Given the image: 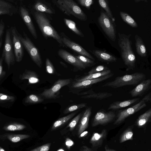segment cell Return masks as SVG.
I'll use <instances>...</instances> for the list:
<instances>
[{"label": "cell", "instance_id": "cell-1", "mask_svg": "<svg viewBox=\"0 0 151 151\" xmlns=\"http://www.w3.org/2000/svg\"><path fill=\"white\" fill-rule=\"evenodd\" d=\"M118 44L120 48L122 58L127 67V71L133 70L135 66L136 57L132 47L131 34L118 33Z\"/></svg>", "mask_w": 151, "mask_h": 151}, {"label": "cell", "instance_id": "cell-2", "mask_svg": "<svg viewBox=\"0 0 151 151\" xmlns=\"http://www.w3.org/2000/svg\"><path fill=\"white\" fill-rule=\"evenodd\" d=\"M34 17L44 37H52L57 42L60 46L65 47L60 35L51 25L45 13L36 11L34 13Z\"/></svg>", "mask_w": 151, "mask_h": 151}, {"label": "cell", "instance_id": "cell-3", "mask_svg": "<svg viewBox=\"0 0 151 151\" xmlns=\"http://www.w3.org/2000/svg\"><path fill=\"white\" fill-rule=\"evenodd\" d=\"M52 3L64 14L72 15L77 19L86 21L87 15L78 4L73 0H53Z\"/></svg>", "mask_w": 151, "mask_h": 151}, {"label": "cell", "instance_id": "cell-4", "mask_svg": "<svg viewBox=\"0 0 151 151\" xmlns=\"http://www.w3.org/2000/svg\"><path fill=\"white\" fill-rule=\"evenodd\" d=\"M145 77L144 74L136 72L117 76L114 80L105 83L102 86L116 88L128 85L135 86L145 80Z\"/></svg>", "mask_w": 151, "mask_h": 151}, {"label": "cell", "instance_id": "cell-5", "mask_svg": "<svg viewBox=\"0 0 151 151\" xmlns=\"http://www.w3.org/2000/svg\"><path fill=\"white\" fill-rule=\"evenodd\" d=\"M151 100V92L145 95L138 103L129 108L119 111L114 122L115 125H119L129 116L137 112L147 106L146 103Z\"/></svg>", "mask_w": 151, "mask_h": 151}, {"label": "cell", "instance_id": "cell-6", "mask_svg": "<svg viewBox=\"0 0 151 151\" xmlns=\"http://www.w3.org/2000/svg\"><path fill=\"white\" fill-rule=\"evenodd\" d=\"M18 36L23 46L27 51L32 60L38 67L41 68L42 62L40 52L25 32L23 33V36L19 33Z\"/></svg>", "mask_w": 151, "mask_h": 151}, {"label": "cell", "instance_id": "cell-7", "mask_svg": "<svg viewBox=\"0 0 151 151\" xmlns=\"http://www.w3.org/2000/svg\"><path fill=\"white\" fill-rule=\"evenodd\" d=\"M11 35L10 29H7L1 57L4 60L9 69L11 65L14 64L16 60Z\"/></svg>", "mask_w": 151, "mask_h": 151}, {"label": "cell", "instance_id": "cell-8", "mask_svg": "<svg viewBox=\"0 0 151 151\" xmlns=\"http://www.w3.org/2000/svg\"><path fill=\"white\" fill-rule=\"evenodd\" d=\"M98 23L106 35L111 40L115 41L116 30L112 21L103 9L98 18Z\"/></svg>", "mask_w": 151, "mask_h": 151}, {"label": "cell", "instance_id": "cell-9", "mask_svg": "<svg viewBox=\"0 0 151 151\" xmlns=\"http://www.w3.org/2000/svg\"><path fill=\"white\" fill-rule=\"evenodd\" d=\"M71 79H59L49 88L46 89L41 93L40 96L47 99L56 98L60 90L63 87L68 85L71 83Z\"/></svg>", "mask_w": 151, "mask_h": 151}, {"label": "cell", "instance_id": "cell-10", "mask_svg": "<svg viewBox=\"0 0 151 151\" xmlns=\"http://www.w3.org/2000/svg\"><path fill=\"white\" fill-rule=\"evenodd\" d=\"M60 35L65 47L69 48L78 53L79 55L83 56L94 61L95 60L94 58L89 52L80 45L71 40L64 32H60Z\"/></svg>", "mask_w": 151, "mask_h": 151}, {"label": "cell", "instance_id": "cell-11", "mask_svg": "<svg viewBox=\"0 0 151 151\" xmlns=\"http://www.w3.org/2000/svg\"><path fill=\"white\" fill-rule=\"evenodd\" d=\"M116 117V114L113 111H106L104 110H100L94 116L92 122V126L95 127L99 125H106L113 121Z\"/></svg>", "mask_w": 151, "mask_h": 151}, {"label": "cell", "instance_id": "cell-12", "mask_svg": "<svg viewBox=\"0 0 151 151\" xmlns=\"http://www.w3.org/2000/svg\"><path fill=\"white\" fill-rule=\"evenodd\" d=\"M14 52L16 61L18 62H21L24 56V51L23 46L20 41L17 30L15 27H12L10 29Z\"/></svg>", "mask_w": 151, "mask_h": 151}, {"label": "cell", "instance_id": "cell-13", "mask_svg": "<svg viewBox=\"0 0 151 151\" xmlns=\"http://www.w3.org/2000/svg\"><path fill=\"white\" fill-rule=\"evenodd\" d=\"M58 53L61 58L77 70H82L87 68L76 56L63 49H59Z\"/></svg>", "mask_w": 151, "mask_h": 151}, {"label": "cell", "instance_id": "cell-14", "mask_svg": "<svg viewBox=\"0 0 151 151\" xmlns=\"http://www.w3.org/2000/svg\"><path fill=\"white\" fill-rule=\"evenodd\" d=\"M114 73H111L107 75L96 79L72 82L71 87L75 89H81L90 87L93 85L99 83L112 77Z\"/></svg>", "mask_w": 151, "mask_h": 151}, {"label": "cell", "instance_id": "cell-15", "mask_svg": "<svg viewBox=\"0 0 151 151\" xmlns=\"http://www.w3.org/2000/svg\"><path fill=\"white\" fill-rule=\"evenodd\" d=\"M151 85V80L150 79H145L131 90L129 93L132 97L142 96L150 88Z\"/></svg>", "mask_w": 151, "mask_h": 151}, {"label": "cell", "instance_id": "cell-16", "mask_svg": "<svg viewBox=\"0 0 151 151\" xmlns=\"http://www.w3.org/2000/svg\"><path fill=\"white\" fill-rule=\"evenodd\" d=\"M21 17L29 31L35 39L37 38V35L32 19L27 10L23 7L20 8Z\"/></svg>", "mask_w": 151, "mask_h": 151}, {"label": "cell", "instance_id": "cell-17", "mask_svg": "<svg viewBox=\"0 0 151 151\" xmlns=\"http://www.w3.org/2000/svg\"><path fill=\"white\" fill-rule=\"evenodd\" d=\"M91 107L87 108L82 114L78 126V134L79 135L88 127L91 114Z\"/></svg>", "mask_w": 151, "mask_h": 151}, {"label": "cell", "instance_id": "cell-18", "mask_svg": "<svg viewBox=\"0 0 151 151\" xmlns=\"http://www.w3.org/2000/svg\"><path fill=\"white\" fill-rule=\"evenodd\" d=\"M91 52L101 62L113 63L116 62L117 60L115 57L104 51L95 50H93Z\"/></svg>", "mask_w": 151, "mask_h": 151}, {"label": "cell", "instance_id": "cell-19", "mask_svg": "<svg viewBox=\"0 0 151 151\" xmlns=\"http://www.w3.org/2000/svg\"><path fill=\"white\" fill-rule=\"evenodd\" d=\"M107 135V130L103 129L101 132H94L90 139V143L94 147H99L101 146Z\"/></svg>", "mask_w": 151, "mask_h": 151}, {"label": "cell", "instance_id": "cell-20", "mask_svg": "<svg viewBox=\"0 0 151 151\" xmlns=\"http://www.w3.org/2000/svg\"><path fill=\"white\" fill-rule=\"evenodd\" d=\"M33 8L36 12L49 14L55 13V10L51 6L44 1H37L34 4Z\"/></svg>", "mask_w": 151, "mask_h": 151}, {"label": "cell", "instance_id": "cell-21", "mask_svg": "<svg viewBox=\"0 0 151 151\" xmlns=\"http://www.w3.org/2000/svg\"><path fill=\"white\" fill-rule=\"evenodd\" d=\"M17 12V8L9 2L0 0V16L6 14L12 16Z\"/></svg>", "mask_w": 151, "mask_h": 151}, {"label": "cell", "instance_id": "cell-22", "mask_svg": "<svg viewBox=\"0 0 151 151\" xmlns=\"http://www.w3.org/2000/svg\"><path fill=\"white\" fill-rule=\"evenodd\" d=\"M139 100V98L125 100L123 101H117L111 104L109 106V110H116L127 107L137 102Z\"/></svg>", "mask_w": 151, "mask_h": 151}, {"label": "cell", "instance_id": "cell-23", "mask_svg": "<svg viewBox=\"0 0 151 151\" xmlns=\"http://www.w3.org/2000/svg\"><path fill=\"white\" fill-rule=\"evenodd\" d=\"M22 80H28L29 84H34L40 81L38 76L35 72L30 70H26L19 76Z\"/></svg>", "mask_w": 151, "mask_h": 151}, {"label": "cell", "instance_id": "cell-24", "mask_svg": "<svg viewBox=\"0 0 151 151\" xmlns=\"http://www.w3.org/2000/svg\"><path fill=\"white\" fill-rule=\"evenodd\" d=\"M151 118V109L150 108L138 117L136 122V124L139 128L143 127L150 122Z\"/></svg>", "mask_w": 151, "mask_h": 151}, {"label": "cell", "instance_id": "cell-25", "mask_svg": "<svg viewBox=\"0 0 151 151\" xmlns=\"http://www.w3.org/2000/svg\"><path fill=\"white\" fill-rule=\"evenodd\" d=\"M135 39L137 53L142 57H146L147 55L146 49L142 38L137 35H136Z\"/></svg>", "mask_w": 151, "mask_h": 151}, {"label": "cell", "instance_id": "cell-26", "mask_svg": "<svg viewBox=\"0 0 151 151\" xmlns=\"http://www.w3.org/2000/svg\"><path fill=\"white\" fill-rule=\"evenodd\" d=\"M30 137L29 135L27 134H6L0 135V139H7L13 143L19 142Z\"/></svg>", "mask_w": 151, "mask_h": 151}, {"label": "cell", "instance_id": "cell-27", "mask_svg": "<svg viewBox=\"0 0 151 151\" xmlns=\"http://www.w3.org/2000/svg\"><path fill=\"white\" fill-rule=\"evenodd\" d=\"M111 73V71L109 69L99 73L78 77L75 81H80L98 78L107 75Z\"/></svg>", "mask_w": 151, "mask_h": 151}, {"label": "cell", "instance_id": "cell-28", "mask_svg": "<svg viewBox=\"0 0 151 151\" xmlns=\"http://www.w3.org/2000/svg\"><path fill=\"white\" fill-rule=\"evenodd\" d=\"M78 112H73L65 116L59 118L53 123L51 129L53 130L62 126L74 117Z\"/></svg>", "mask_w": 151, "mask_h": 151}, {"label": "cell", "instance_id": "cell-29", "mask_svg": "<svg viewBox=\"0 0 151 151\" xmlns=\"http://www.w3.org/2000/svg\"><path fill=\"white\" fill-rule=\"evenodd\" d=\"M112 96V93L107 92H94L92 94L83 96L81 97L84 99H93L102 100Z\"/></svg>", "mask_w": 151, "mask_h": 151}, {"label": "cell", "instance_id": "cell-30", "mask_svg": "<svg viewBox=\"0 0 151 151\" xmlns=\"http://www.w3.org/2000/svg\"><path fill=\"white\" fill-rule=\"evenodd\" d=\"M64 22L67 27L78 36L84 37V35L81 30L76 27L75 22L70 19H64Z\"/></svg>", "mask_w": 151, "mask_h": 151}, {"label": "cell", "instance_id": "cell-31", "mask_svg": "<svg viewBox=\"0 0 151 151\" xmlns=\"http://www.w3.org/2000/svg\"><path fill=\"white\" fill-rule=\"evenodd\" d=\"M119 14L123 20L130 26L133 28H137L138 25L135 21L128 14L120 11Z\"/></svg>", "mask_w": 151, "mask_h": 151}, {"label": "cell", "instance_id": "cell-32", "mask_svg": "<svg viewBox=\"0 0 151 151\" xmlns=\"http://www.w3.org/2000/svg\"><path fill=\"white\" fill-rule=\"evenodd\" d=\"M26 127L24 124L14 122L6 125L3 127V129L6 131H14L22 130Z\"/></svg>", "mask_w": 151, "mask_h": 151}, {"label": "cell", "instance_id": "cell-33", "mask_svg": "<svg viewBox=\"0 0 151 151\" xmlns=\"http://www.w3.org/2000/svg\"><path fill=\"white\" fill-rule=\"evenodd\" d=\"M98 1L99 5L105 11L107 15L113 22H114L115 19L109 7L108 1L106 0H99Z\"/></svg>", "mask_w": 151, "mask_h": 151}, {"label": "cell", "instance_id": "cell-34", "mask_svg": "<svg viewBox=\"0 0 151 151\" xmlns=\"http://www.w3.org/2000/svg\"><path fill=\"white\" fill-rule=\"evenodd\" d=\"M132 126L128 128L120 136L119 142L120 143H123L128 140L133 139V133Z\"/></svg>", "mask_w": 151, "mask_h": 151}, {"label": "cell", "instance_id": "cell-35", "mask_svg": "<svg viewBox=\"0 0 151 151\" xmlns=\"http://www.w3.org/2000/svg\"><path fill=\"white\" fill-rule=\"evenodd\" d=\"M44 99L40 96L32 94L27 96L25 99V103L29 104H36L41 103Z\"/></svg>", "mask_w": 151, "mask_h": 151}, {"label": "cell", "instance_id": "cell-36", "mask_svg": "<svg viewBox=\"0 0 151 151\" xmlns=\"http://www.w3.org/2000/svg\"><path fill=\"white\" fill-rule=\"evenodd\" d=\"M86 106L87 104L84 103L72 105L66 108L63 111V113L64 114H66L85 107Z\"/></svg>", "mask_w": 151, "mask_h": 151}, {"label": "cell", "instance_id": "cell-37", "mask_svg": "<svg viewBox=\"0 0 151 151\" xmlns=\"http://www.w3.org/2000/svg\"><path fill=\"white\" fill-rule=\"evenodd\" d=\"M76 57L86 67L88 68L96 64L94 61L83 56L78 55Z\"/></svg>", "mask_w": 151, "mask_h": 151}, {"label": "cell", "instance_id": "cell-38", "mask_svg": "<svg viewBox=\"0 0 151 151\" xmlns=\"http://www.w3.org/2000/svg\"><path fill=\"white\" fill-rule=\"evenodd\" d=\"M82 114L80 113L74 117L67 126V127L69 128L70 131H72L75 127L77 123L79 121Z\"/></svg>", "mask_w": 151, "mask_h": 151}, {"label": "cell", "instance_id": "cell-39", "mask_svg": "<svg viewBox=\"0 0 151 151\" xmlns=\"http://www.w3.org/2000/svg\"><path fill=\"white\" fill-rule=\"evenodd\" d=\"M45 67L46 72L51 74L53 75L55 73V70L50 60L47 58L45 60Z\"/></svg>", "mask_w": 151, "mask_h": 151}, {"label": "cell", "instance_id": "cell-40", "mask_svg": "<svg viewBox=\"0 0 151 151\" xmlns=\"http://www.w3.org/2000/svg\"><path fill=\"white\" fill-rule=\"evenodd\" d=\"M109 69L105 65H99L92 68L88 72V74H91L99 73Z\"/></svg>", "mask_w": 151, "mask_h": 151}, {"label": "cell", "instance_id": "cell-41", "mask_svg": "<svg viewBox=\"0 0 151 151\" xmlns=\"http://www.w3.org/2000/svg\"><path fill=\"white\" fill-rule=\"evenodd\" d=\"M15 99V97L13 96L0 93V101L13 102Z\"/></svg>", "mask_w": 151, "mask_h": 151}, {"label": "cell", "instance_id": "cell-42", "mask_svg": "<svg viewBox=\"0 0 151 151\" xmlns=\"http://www.w3.org/2000/svg\"><path fill=\"white\" fill-rule=\"evenodd\" d=\"M77 1L80 5L88 9H90L91 6L94 3L93 0H77Z\"/></svg>", "mask_w": 151, "mask_h": 151}, {"label": "cell", "instance_id": "cell-43", "mask_svg": "<svg viewBox=\"0 0 151 151\" xmlns=\"http://www.w3.org/2000/svg\"><path fill=\"white\" fill-rule=\"evenodd\" d=\"M50 145V143L46 144L30 151H48Z\"/></svg>", "mask_w": 151, "mask_h": 151}, {"label": "cell", "instance_id": "cell-44", "mask_svg": "<svg viewBox=\"0 0 151 151\" xmlns=\"http://www.w3.org/2000/svg\"><path fill=\"white\" fill-rule=\"evenodd\" d=\"M4 59L1 57L0 58V81L4 77L6 72L3 70V62Z\"/></svg>", "mask_w": 151, "mask_h": 151}, {"label": "cell", "instance_id": "cell-45", "mask_svg": "<svg viewBox=\"0 0 151 151\" xmlns=\"http://www.w3.org/2000/svg\"><path fill=\"white\" fill-rule=\"evenodd\" d=\"M5 24L2 19L0 21V41L2 40V37L4 32Z\"/></svg>", "mask_w": 151, "mask_h": 151}, {"label": "cell", "instance_id": "cell-46", "mask_svg": "<svg viewBox=\"0 0 151 151\" xmlns=\"http://www.w3.org/2000/svg\"><path fill=\"white\" fill-rule=\"evenodd\" d=\"M74 144V142L69 138H67L65 141V145L68 149H70V147Z\"/></svg>", "mask_w": 151, "mask_h": 151}, {"label": "cell", "instance_id": "cell-47", "mask_svg": "<svg viewBox=\"0 0 151 151\" xmlns=\"http://www.w3.org/2000/svg\"><path fill=\"white\" fill-rule=\"evenodd\" d=\"M88 133V132L87 131H84L81 133L79 136V138L84 137L86 136Z\"/></svg>", "mask_w": 151, "mask_h": 151}, {"label": "cell", "instance_id": "cell-48", "mask_svg": "<svg viewBox=\"0 0 151 151\" xmlns=\"http://www.w3.org/2000/svg\"><path fill=\"white\" fill-rule=\"evenodd\" d=\"M81 151H93L90 148L86 146H84L82 147Z\"/></svg>", "mask_w": 151, "mask_h": 151}, {"label": "cell", "instance_id": "cell-49", "mask_svg": "<svg viewBox=\"0 0 151 151\" xmlns=\"http://www.w3.org/2000/svg\"><path fill=\"white\" fill-rule=\"evenodd\" d=\"M104 151H116L112 149L109 148L107 145H106L105 146Z\"/></svg>", "mask_w": 151, "mask_h": 151}, {"label": "cell", "instance_id": "cell-50", "mask_svg": "<svg viewBox=\"0 0 151 151\" xmlns=\"http://www.w3.org/2000/svg\"><path fill=\"white\" fill-rule=\"evenodd\" d=\"M60 63L65 68H67V65L65 64L62 61H60Z\"/></svg>", "mask_w": 151, "mask_h": 151}, {"label": "cell", "instance_id": "cell-51", "mask_svg": "<svg viewBox=\"0 0 151 151\" xmlns=\"http://www.w3.org/2000/svg\"><path fill=\"white\" fill-rule=\"evenodd\" d=\"M134 1L136 2H139L140 1H145V2H146V1H146V0H134Z\"/></svg>", "mask_w": 151, "mask_h": 151}, {"label": "cell", "instance_id": "cell-52", "mask_svg": "<svg viewBox=\"0 0 151 151\" xmlns=\"http://www.w3.org/2000/svg\"><path fill=\"white\" fill-rule=\"evenodd\" d=\"M2 40L0 41V50L2 45Z\"/></svg>", "mask_w": 151, "mask_h": 151}, {"label": "cell", "instance_id": "cell-53", "mask_svg": "<svg viewBox=\"0 0 151 151\" xmlns=\"http://www.w3.org/2000/svg\"><path fill=\"white\" fill-rule=\"evenodd\" d=\"M0 151H6L3 148L0 147Z\"/></svg>", "mask_w": 151, "mask_h": 151}, {"label": "cell", "instance_id": "cell-54", "mask_svg": "<svg viewBox=\"0 0 151 151\" xmlns=\"http://www.w3.org/2000/svg\"><path fill=\"white\" fill-rule=\"evenodd\" d=\"M57 151H65L64 150L62 149H59Z\"/></svg>", "mask_w": 151, "mask_h": 151}]
</instances>
